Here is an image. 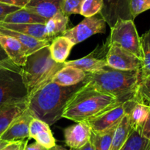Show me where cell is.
I'll return each mask as SVG.
<instances>
[{
  "instance_id": "cell-37",
  "label": "cell",
  "mask_w": 150,
  "mask_h": 150,
  "mask_svg": "<svg viewBox=\"0 0 150 150\" xmlns=\"http://www.w3.org/2000/svg\"><path fill=\"white\" fill-rule=\"evenodd\" d=\"M24 150H50L49 149L45 148L44 146H41V144H39L38 143L35 142L33 144H28L25 146Z\"/></svg>"
},
{
  "instance_id": "cell-36",
  "label": "cell",
  "mask_w": 150,
  "mask_h": 150,
  "mask_svg": "<svg viewBox=\"0 0 150 150\" xmlns=\"http://www.w3.org/2000/svg\"><path fill=\"white\" fill-rule=\"evenodd\" d=\"M141 134L143 137L150 141V112L141 130Z\"/></svg>"
},
{
  "instance_id": "cell-13",
  "label": "cell",
  "mask_w": 150,
  "mask_h": 150,
  "mask_svg": "<svg viewBox=\"0 0 150 150\" xmlns=\"http://www.w3.org/2000/svg\"><path fill=\"white\" fill-rule=\"evenodd\" d=\"M33 119V116L27 109L10 125L0 138L8 142L24 141L26 138L30 139L29 129L30 122Z\"/></svg>"
},
{
  "instance_id": "cell-20",
  "label": "cell",
  "mask_w": 150,
  "mask_h": 150,
  "mask_svg": "<svg viewBox=\"0 0 150 150\" xmlns=\"http://www.w3.org/2000/svg\"><path fill=\"white\" fill-rule=\"evenodd\" d=\"M0 35L11 36V37L18 40L25 47L26 50L28 53V55L33 54L35 52L38 51V50L47 47V46H49L51 43L50 41L37 39L35 38L31 37V36L27 35L25 34L13 31V30H9V29L5 28V27H1V26H0Z\"/></svg>"
},
{
  "instance_id": "cell-14",
  "label": "cell",
  "mask_w": 150,
  "mask_h": 150,
  "mask_svg": "<svg viewBox=\"0 0 150 150\" xmlns=\"http://www.w3.org/2000/svg\"><path fill=\"white\" fill-rule=\"evenodd\" d=\"M0 45L14 64L18 67H23L25 65L28 53L18 40L11 36L0 35Z\"/></svg>"
},
{
  "instance_id": "cell-44",
  "label": "cell",
  "mask_w": 150,
  "mask_h": 150,
  "mask_svg": "<svg viewBox=\"0 0 150 150\" xmlns=\"http://www.w3.org/2000/svg\"><path fill=\"white\" fill-rule=\"evenodd\" d=\"M149 149H150V148H149Z\"/></svg>"
},
{
  "instance_id": "cell-16",
  "label": "cell",
  "mask_w": 150,
  "mask_h": 150,
  "mask_svg": "<svg viewBox=\"0 0 150 150\" xmlns=\"http://www.w3.org/2000/svg\"><path fill=\"white\" fill-rule=\"evenodd\" d=\"M125 105L130 128L141 132V129L149 114L150 108L134 100L125 102Z\"/></svg>"
},
{
  "instance_id": "cell-33",
  "label": "cell",
  "mask_w": 150,
  "mask_h": 150,
  "mask_svg": "<svg viewBox=\"0 0 150 150\" xmlns=\"http://www.w3.org/2000/svg\"><path fill=\"white\" fill-rule=\"evenodd\" d=\"M19 9H21V8H18V7L0 2V22H3L7 16Z\"/></svg>"
},
{
  "instance_id": "cell-21",
  "label": "cell",
  "mask_w": 150,
  "mask_h": 150,
  "mask_svg": "<svg viewBox=\"0 0 150 150\" xmlns=\"http://www.w3.org/2000/svg\"><path fill=\"white\" fill-rule=\"evenodd\" d=\"M74 46V44L65 36L60 35L54 38L50 44L52 58L57 63H65Z\"/></svg>"
},
{
  "instance_id": "cell-27",
  "label": "cell",
  "mask_w": 150,
  "mask_h": 150,
  "mask_svg": "<svg viewBox=\"0 0 150 150\" xmlns=\"http://www.w3.org/2000/svg\"><path fill=\"white\" fill-rule=\"evenodd\" d=\"M140 40L142 52V67L140 74L141 77H145L150 76V30L140 37Z\"/></svg>"
},
{
  "instance_id": "cell-26",
  "label": "cell",
  "mask_w": 150,
  "mask_h": 150,
  "mask_svg": "<svg viewBox=\"0 0 150 150\" xmlns=\"http://www.w3.org/2000/svg\"><path fill=\"white\" fill-rule=\"evenodd\" d=\"M150 141L141 135L138 130L131 129L125 145L120 150H149Z\"/></svg>"
},
{
  "instance_id": "cell-2",
  "label": "cell",
  "mask_w": 150,
  "mask_h": 150,
  "mask_svg": "<svg viewBox=\"0 0 150 150\" xmlns=\"http://www.w3.org/2000/svg\"><path fill=\"white\" fill-rule=\"evenodd\" d=\"M121 104L115 96L86 83L68 101L62 118L75 122H85Z\"/></svg>"
},
{
  "instance_id": "cell-12",
  "label": "cell",
  "mask_w": 150,
  "mask_h": 150,
  "mask_svg": "<svg viewBox=\"0 0 150 150\" xmlns=\"http://www.w3.org/2000/svg\"><path fill=\"white\" fill-rule=\"evenodd\" d=\"M92 129L87 122H77L64 129L65 143L71 149H79L91 139Z\"/></svg>"
},
{
  "instance_id": "cell-5",
  "label": "cell",
  "mask_w": 150,
  "mask_h": 150,
  "mask_svg": "<svg viewBox=\"0 0 150 150\" xmlns=\"http://www.w3.org/2000/svg\"><path fill=\"white\" fill-rule=\"evenodd\" d=\"M20 71L21 67L12 61L0 66V106L13 99L27 97L28 92Z\"/></svg>"
},
{
  "instance_id": "cell-1",
  "label": "cell",
  "mask_w": 150,
  "mask_h": 150,
  "mask_svg": "<svg viewBox=\"0 0 150 150\" xmlns=\"http://www.w3.org/2000/svg\"><path fill=\"white\" fill-rule=\"evenodd\" d=\"M86 84L84 81L72 86H61L50 81L27 96V110L33 118L52 125L60 119L68 101Z\"/></svg>"
},
{
  "instance_id": "cell-25",
  "label": "cell",
  "mask_w": 150,
  "mask_h": 150,
  "mask_svg": "<svg viewBox=\"0 0 150 150\" xmlns=\"http://www.w3.org/2000/svg\"><path fill=\"white\" fill-rule=\"evenodd\" d=\"M130 130L129 120L126 115L116 127L109 150H120L125 145Z\"/></svg>"
},
{
  "instance_id": "cell-6",
  "label": "cell",
  "mask_w": 150,
  "mask_h": 150,
  "mask_svg": "<svg viewBox=\"0 0 150 150\" xmlns=\"http://www.w3.org/2000/svg\"><path fill=\"white\" fill-rule=\"evenodd\" d=\"M107 44L125 49L142 59L141 40L134 20H118L114 27L111 28Z\"/></svg>"
},
{
  "instance_id": "cell-10",
  "label": "cell",
  "mask_w": 150,
  "mask_h": 150,
  "mask_svg": "<svg viewBox=\"0 0 150 150\" xmlns=\"http://www.w3.org/2000/svg\"><path fill=\"white\" fill-rule=\"evenodd\" d=\"M126 115V107L125 103H122L86 122L90 125L92 132H103L118 126Z\"/></svg>"
},
{
  "instance_id": "cell-23",
  "label": "cell",
  "mask_w": 150,
  "mask_h": 150,
  "mask_svg": "<svg viewBox=\"0 0 150 150\" xmlns=\"http://www.w3.org/2000/svg\"><path fill=\"white\" fill-rule=\"evenodd\" d=\"M47 21V19L28 11L26 8H21V9L7 16L3 22L12 23V24H45Z\"/></svg>"
},
{
  "instance_id": "cell-28",
  "label": "cell",
  "mask_w": 150,
  "mask_h": 150,
  "mask_svg": "<svg viewBox=\"0 0 150 150\" xmlns=\"http://www.w3.org/2000/svg\"><path fill=\"white\" fill-rule=\"evenodd\" d=\"M117 126L103 132H92L91 141L94 150H109Z\"/></svg>"
},
{
  "instance_id": "cell-34",
  "label": "cell",
  "mask_w": 150,
  "mask_h": 150,
  "mask_svg": "<svg viewBox=\"0 0 150 150\" xmlns=\"http://www.w3.org/2000/svg\"><path fill=\"white\" fill-rule=\"evenodd\" d=\"M28 140L9 142L1 150H24L25 146L28 144Z\"/></svg>"
},
{
  "instance_id": "cell-38",
  "label": "cell",
  "mask_w": 150,
  "mask_h": 150,
  "mask_svg": "<svg viewBox=\"0 0 150 150\" xmlns=\"http://www.w3.org/2000/svg\"><path fill=\"white\" fill-rule=\"evenodd\" d=\"M9 60H11V59L8 57V54H6V52H5V50H3L2 46L0 45V63H1V62L9 61Z\"/></svg>"
},
{
  "instance_id": "cell-43",
  "label": "cell",
  "mask_w": 150,
  "mask_h": 150,
  "mask_svg": "<svg viewBox=\"0 0 150 150\" xmlns=\"http://www.w3.org/2000/svg\"><path fill=\"white\" fill-rule=\"evenodd\" d=\"M149 150H150V149H149Z\"/></svg>"
},
{
  "instance_id": "cell-11",
  "label": "cell",
  "mask_w": 150,
  "mask_h": 150,
  "mask_svg": "<svg viewBox=\"0 0 150 150\" xmlns=\"http://www.w3.org/2000/svg\"><path fill=\"white\" fill-rule=\"evenodd\" d=\"M27 108V97L13 99L0 106V137Z\"/></svg>"
},
{
  "instance_id": "cell-8",
  "label": "cell",
  "mask_w": 150,
  "mask_h": 150,
  "mask_svg": "<svg viewBox=\"0 0 150 150\" xmlns=\"http://www.w3.org/2000/svg\"><path fill=\"white\" fill-rule=\"evenodd\" d=\"M105 59L109 67L118 70L136 71L141 70L142 67L141 59L125 49L115 45H108Z\"/></svg>"
},
{
  "instance_id": "cell-17",
  "label": "cell",
  "mask_w": 150,
  "mask_h": 150,
  "mask_svg": "<svg viewBox=\"0 0 150 150\" xmlns=\"http://www.w3.org/2000/svg\"><path fill=\"white\" fill-rule=\"evenodd\" d=\"M64 0H30L26 8L39 16L49 20L60 11H62Z\"/></svg>"
},
{
  "instance_id": "cell-40",
  "label": "cell",
  "mask_w": 150,
  "mask_h": 150,
  "mask_svg": "<svg viewBox=\"0 0 150 150\" xmlns=\"http://www.w3.org/2000/svg\"><path fill=\"white\" fill-rule=\"evenodd\" d=\"M8 143L9 142H8V141H4V140H2L0 138V150L2 149V148H4Z\"/></svg>"
},
{
  "instance_id": "cell-15",
  "label": "cell",
  "mask_w": 150,
  "mask_h": 150,
  "mask_svg": "<svg viewBox=\"0 0 150 150\" xmlns=\"http://www.w3.org/2000/svg\"><path fill=\"white\" fill-rule=\"evenodd\" d=\"M29 138L35 140L41 146L47 149H51L56 145L50 125L40 119L33 118L30 125Z\"/></svg>"
},
{
  "instance_id": "cell-31",
  "label": "cell",
  "mask_w": 150,
  "mask_h": 150,
  "mask_svg": "<svg viewBox=\"0 0 150 150\" xmlns=\"http://www.w3.org/2000/svg\"><path fill=\"white\" fill-rule=\"evenodd\" d=\"M150 9V0H130L129 10L133 19Z\"/></svg>"
},
{
  "instance_id": "cell-9",
  "label": "cell",
  "mask_w": 150,
  "mask_h": 150,
  "mask_svg": "<svg viewBox=\"0 0 150 150\" xmlns=\"http://www.w3.org/2000/svg\"><path fill=\"white\" fill-rule=\"evenodd\" d=\"M103 6L99 15L110 28L119 19L134 20L129 10L130 0H102Z\"/></svg>"
},
{
  "instance_id": "cell-24",
  "label": "cell",
  "mask_w": 150,
  "mask_h": 150,
  "mask_svg": "<svg viewBox=\"0 0 150 150\" xmlns=\"http://www.w3.org/2000/svg\"><path fill=\"white\" fill-rule=\"evenodd\" d=\"M69 16L60 11L52 18L47 20L46 25V30L49 37L51 39L63 35L67 30V25L69 23Z\"/></svg>"
},
{
  "instance_id": "cell-30",
  "label": "cell",
  "mask_w": 150,
  "mask_h": 150,
  "mask_svg": "<svg viewBox=\"0 0 150 150\" xmlns=\"http://www.w3.org/2000/svg\"><path fill=\"white\" fill-rule=\"evenodd\" d=\"M102 6V0H84L82 5L80 15L85 18L94 16L100 13Z\"/></svg>"
},
{
  "instance_id": "cell-19",
  "label": "cell",
  "mask_w": 150,
  "mask_h": 150,
  "mask_svg": "<svg viewBox=\"0 0 150 150\" xmlns=\"http://www.w3.org/2000/svg\"><path fill=\"white\" fill-rule=\"evenodd\" d=\"M0 26L13 31L23 33L27 35L35 38L37 39L52 42L47 33L45 24H12V23L0 22Z\"/></svg>"
},
{
  "instance_id": "cell-39",
  "label": "cell",
  "mask_w": 150,
  "mask_h": 150,
  "mask_svg": "<svg viewBox=\"0 0 150 150\" xmlns=\"http://www.w3.org/2000/svg\"><path fill=\"white\" fill-rule=\"evenodd\" d=\"M72 150H94V147H93V144H92L91 141V139H90V141H89L87 144H86L82 147H80V148L79 149H72Z\"/></svg>"
},
{
  "instance_id": "cell-29",
  "label": "cell",
  "mask_w": 150,
  "mask_h": 150,
  "mask_svg": "<svg viewBox=\"0 0 150 150\" xmlns=\"http://www.w3.org/2000/svg\"><path fill=\"white\" fill-rule=\"evenodd\" d=\"M134 101L150 108V76L140 78Z\"/></svg>"
},
{
  "instance_id": "cell-3",
  "label": "cell",
  "mask_w": 150,
  "mask_h": 150,
  "mask_svg": "<svg viewBox=\"0 0 150 150\" xmlns=\"http://www.w3.org/2000/svg\"><path fill=\"white\" fill-rule=\"evenodd\" d=\"M140 78V70L122 71L106 66L97 72L86 73L83 81L125 103L134 100Z\"/></svg>"
},
{
  "instance_id": "cell-32",
  "label": "cell",
  "mask_w": 150,
  "mask_h": 150,
  "mask_svg": "<svg viewBox=\"0 0 150 150\" xmlns=\"http://www.w3.org/2000/svg\"><path fill=\"white\" fill-rule=\"evenodd\" d=\"M84 0H64L62 12L69 16L72 14H80Z\"/></svg>"
},
{
  "instance_id": "cell-22",
  "label": "cell",
  "mask_w": 150,
  "mask_h": 150,
  "mask_svg": "<svg viewBox=\"0 0 150 150\" xmlns=\"http://www.w3.org/2000/svg\"><path fill=\"white\" fill-rule=\"evenodd\" d=\"M65 66H74L81 69L86 73H94L102 70L108 66L105 57L99 58L94 56V52L91 53L88 56L78 59L65 62Z\"/></svg>"
},
{
  "instance_id": "cell-18",
  "label": "cell",
  "mask_w": 150,
  "mask_h": 150,
  "mask_svg": "<svg viewBox=\"0 0 150 150\" xmlns=\"http://www.w3.org/2000/svg\"><path fill=\"white\" fill-rule=\"evenodd\" d=\"M86 73L78 68L65 66L53 77L52 81L61 86H72L82 83Z\"/></svg>"
},
{
  "instance_id": "cell-35",
  "label": "cell",
  "mask_w": 150,
  "mask_h": 150,
  "mask_svg": "<svg viewBox=\"0 0 150 150\" xmlns=\"http://www.w3.org/2000/svg\"><path fill=\"white\" fill-rule=\"evenodd\" d=\"M30 0H0V2L18 7L19 8H24Z\"/></svg>"
},
{
  "instance_id": "cell-41",
  "label": "cell",
  "mask_w": 150,
  "mask_h": 150,
  "mask_svg": "<svg viewBox=\"0 0 150 150\" xmlns=\"http://www.w3.org/2000/svg\"><path fill=\"white\" fill-rule=\"evenodd\" d=\"M50 150H67V149H66L63 148V146H61L60 145H55L54 147L50 149Z\"/></svg>"
},
{
  "instance_id": "cell-7",
  "label": "cell",
  "mask_w": 150,
  "mask_h": 150,
  "mask_svg": "<svg viewBox=\"0 0 150 150\" xmlns=\"http://www.w3.org/2000/svg\"><path fill=\"white\" fill-rule=\"evenodd\" d=\"M106 30V22L100 17L96 16L85 18L80 24L72 28L66 30L62 35L68 38L74 45L81 43L96 34H102Z\"/></svg>"
},
{
  "instance_id": "cell-4",
  "label": "cell",
  "mask_w": 150,
  "mask_h": 150,
  "mask_svg": "<svg viewBox=\"0 0 150 150\" xmlns=\"http://www.w3.org/2000/svg\"><path fill=\"white\" fill-rule=\"evenodd\" d=\"M65 66V63L54 61L51 57L50 45L28 55L25 65L21 67L20 74L30 96L42 86L52 81L59 70Z\"/></svg>"
},
{
  "instance_id": "cell-42",
  "label": "cell",
  "mask_w": 150,
  "mask_h": 150,
  "mask_svg": "<svg viewBox=\"0 0 150 150\" xmlns=\"http://www.w3.org/2000/svg\"><path fill=\"white\" fill-rule=\"evenodd\" d=\"M9 62H11V60H9V61H6V62H1L0 63V66L2 64H5V63H9Z\"/></svg>"
}]
</instances>
